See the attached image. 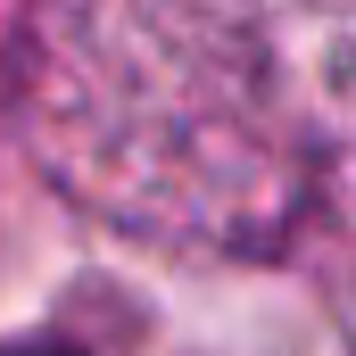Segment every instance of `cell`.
<instances>
[{
	"instance_id": "obj_1",
	"label": "cell",
	"mask_w": 356,
	"mask_h": 356,
	"mask_svg": "<svg viewBox=\"0 0 356 356\" xmlns=\"http://www.w3.org/2000/svg\"><path fill=\"white\" fill-rule=\"evenodd\" d=\"M0 356H83V348H75V340H50V332H42V340H8Z\"/></svg>"
}]
</instances>
